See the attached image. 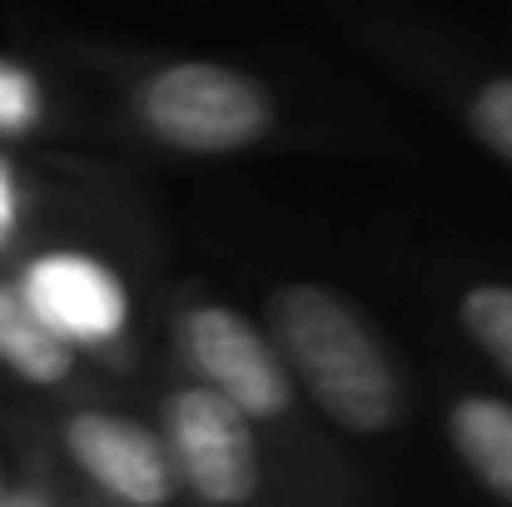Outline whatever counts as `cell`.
I'll return each instance as SVG.
<instances>
[{"label": "cell", "mask_w": 512, "mask_h": 507, "mask_svg": "<svg viewBox=\"0 0 512 507\" xmlns=\"http://www.w3.org/2000/svg\"><path fill=\"white\" fill-rule=\"evenodd\" d=\"M15 289L30 314L60 338L105 388L145 383L150 353L135 319V294L120 269L90 244H40L15 264Z\"/></svg>", "instance_id": "obj_4"}, {"label": "cell", "mask_w": 512, "mask_h": 507, "mask_svg": "<svg viewBox=\"0 0 512 507\" xmlns=\"http://www.w3.org/2000/svg\"><path fill=\"white\" fill-rule=\"evenodd\" d=\"M155 433L184 507H279L294 503L259 433L209 388L160 363Z\"/></svg>", "instance_id": "obj_5"}, {"label": "cell", "mask_w": 512, "mask_h": 507, "mask_svg": "<svg viewBox=\"0 0 512 507\" xmlns=\"http://www.w3.org/2000/svg\"><path fill=\"white\" fill-rule=\"evenodd\" d=\"M160 338H165V363L174 373L224 398L259 433L294 503L348 507L358 498L353 463L343 458V448L294 388L259 319H249L229 299H214L194 284H174L160 304Z\"/></svg>", "instance_id": "obj_1"}, {"label": "cell", "mask_w": 512, "mask_h": 507, "mask_svg": "<svg viewBox=\"0 0 512 507\" xmlns=\"http://www.w3.org/2000/svg\"><path fill=\"white\" fill-rule=\"evenodd\" d=\"M353 45H363L378 65L398 70L408 85L433 95L458 130L488 150L498 165L512 169V70L483 60L463 40L433 30L418 15H393V10H339L334 15Z\"/></svg>", "instance_id": "obj_6"}, {"label": "cell", "mask_w": 512, "mask_h": 507, "mask_svg": "<svg viewBox=\"0 0 512 507\" xmlns=\"http://www.w3.org/2000/svg\"><path fill=\"white\" fill-rule=\"evenodd\" d=\"M60 125L70 120L55 85L35 65L0 55V140H45Z\"/></svg>", "instance_id": "obj_11"}, {"label": "cell", "mask_w": 512, "mask_h": 507, "mask_svg": "<svg viewBox=\"0 0 512 507\" xmlns=\"http://www.w3.org/2000/svg\"><path fill=\"white\" fill-rule=\"evenodd\" d=\"M443 438L463 473L512 507V398L493 388H448L443 393Z\"/></svg>", "instance_id": "obj_9"}, {"label": "cell", "mask_w": 512, "mask_h": 507, "mask_svg": "<svg viewBox=\"0 0 512 507\" xmlns=\"http://www.w3.org/2000/svg\"><path fill=\"white\" fill-rule=\"evenodd\" d=\"M453 324L512 388V279H468L453 289Z\"/></svg>", "instance_id": "obj_10"}, {"label": "cell", "mask_w": 512, "mask_h": 507, "mask_svg": "<svg viewBox=\"0 0 512 507\" xmlns=\"http://www.w3.org/2000/svg\"><path fill=\"white\" fill-rule=\"evenodd\" d=\"M65 493H70V507H100V503H90V498H85V493H75V488H70V483H65Z\"/></svg>", "instance_id": "obj_14"}, {"label": "cell", "mask_w": 512, "mask_h": 507, "mask_svg": "<svg viewBox=\"0 0 512 507\" xmlns=\"http://www.w3.org/2000/svg\"><path fill=\"white\" fill-rule=\"evenodd\" d=\"M0 507H70V493H65V478L45 458H35V473L20 478V483H10Z\"/></svg>", "instance_id": "obj_13"}, {"label": "cell", "mask_w": 512, "mask_h": 507, "mask_svg": "<svg viewBox=\"0 0 512 507\" xmlns=\"http://www.w3.org/2000/svg\"><path fill=\"white\" fill-rule=\"evenodd\" d=\"M50 199H55V189H45L30 169L0 155V254H20L25 244H35V224L50 209Z\"/></svg>", "instance_id": "obj_12"}, {"label": "cell", "mask_w": 512, "mask_h": 507, "mask_svg": "<svg viewBox=\"0 0 512 507\" xmlns=\"http://www.w3.org/2000/svg\"><path fill=\"white\" fill-rule=\"evenodd\" d=\"M80 60L110 100L115 125L155 155L239 160L284 135L279 90L234 60L160 55L105 40H85Z\"/></svg>", "instance_id": "obj_2"}, {"label": "cell", "mask_w": 512, "mask_h": 507, "mask_svg": "<svg viewBox=\"0 0 512 507\" xmlns=\"http://www.w3.org/2000/svg\"><path fill=\"white\" fill-rule=\"evenodd\" d=\"M0 368L20 388H30V393H40L50 403L110 398V388L30 314V304L20 299L15 279H5V274H0Z\"/></svg>", "instance_id": "obj_8"}, {"label": "cell", "mask_w": 512, "mask_h": 507, "mask_svg": "<svg viewBox=\"0 0 512 507\" xmlns=\"http://www.w3.org/2000/svg\"><path fill=\"white\" fill-rule=\"evenodd\" d=\"M35 453L100 507H184L155 423L110 398L55 403L35 433Z\"/></svg>", "instance_id": "obj_7"}, {"label": "cell", "mask_w": 512, "mask_h": 507, "mask_svg": "<svg viewBox=\"0 0 512 507\" xmlns=\"http://www.w3.org/2000/svg\"><path fill=\"white\" fill-rule=\"evenodd\" d=\"M259 329L329 433L358 443L403 433L413 413L403 358L343 289L324 279H284L269 289Z\"/></svg>", "instance_id": "obj_3"}, {"label": "cell", "mask_w": 512, "mask_h": 507, "mask_svg": "<svg viewBox=\"0 0 512 507\" xmlns=\"http://www.w3.org/2000/svg\"><path fill=\"white\" fill-rule=\"evenodd\" d=\"M5 488H10V478H5V463H0V498H5Z\"/></svg>", "instance_id": "obj_15"}]
</instances>
